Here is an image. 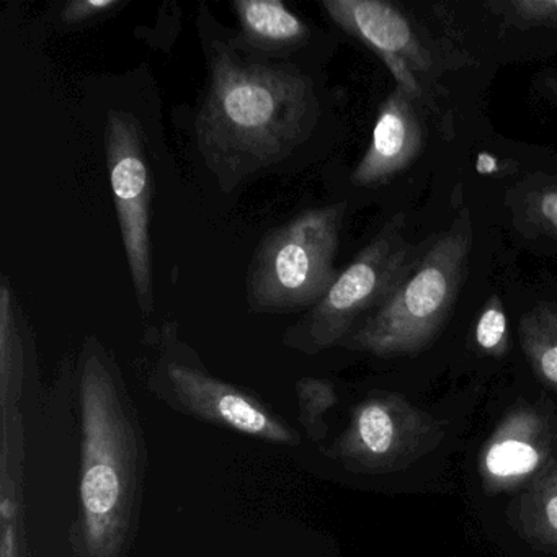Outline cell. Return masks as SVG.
<instances>
[{
  "label": "cell",
  "mask_w": 557,
  "mask_h": 557,
  "mask_svg": "<svg viewBox=\"0 0 557 557\" xmlns=\"http://www.w3.org/2000/svg\"><path fill=\"white\" fill-rule=\"evenodd\" d=\"M240 41L262 51L295 50L309 38V27L282 0H237Z\"/></svg>",
  "instance_id": "cell-12"
},
{
  "label": "cell",
  "mask_w": 557,
  "mask_h": 557,
  "mask_svg": "<svg viewBox=\"0 0 557 557\" xmlns=\"http://www.w3.org/2000/svg\"><path fill=\"white\" fill-rule=\"evenodd\" d=\"M321 8L338 28L357 38L386 64L397 89L413 102H425L420 74L429 73L432 57L399 8L384 0H322Z\"/></svg>",
  "instance_id": "cell-9"
},
{
  "label": "cell",
  "mask_w": 557,
  "mask_h": 557,
  "mask_svg": "<svg viewBox=\"0 0 557 557\" xmlns=\"http://www.w3.org/2000/svg\"><path fill=\"white\" fill-rule=\"evenodd\" d=\"M81 557H123L138 527L145 443L115 361L87 338L79 363Z\"/></svg>",
  "instance_id": "cell-2"
},
{
  "label": "cell",
  "mask_w": 557,
  "mask_h": 557,
  "mask_svg": "<svg viewBox=\"0 0 557 557\" xmlns=\"http://www.w3.org/2000/svg\"><path fill=\"white\" fill-rule=\"evenodd\" d=\"M508 515L528 544L557 556V458L518 492Z\"/></svg>",
  "instance_id": "cell-13"
},
{
  "label": "cell",
  "mask_w": 557,
  "mask_h": 557,
  "mask_svg": "<svg viewBox=\"0 0 557 557\" xmlns=\"http://www.w3.org/2000/svg\"><path fill=\"white\" fill-rule=\"evenodd\" d=\"M471 249V216L462 210L451 227L420 247L389 295L342 345L374 357L417 355L429 348L455 308Z\"/></svg>",
  "instance_id": "cell-3"
},
{
  "label": "cell",
  "mask_w": 557,
  "mask_h": 557,
  "mask_svg": "<svg viewBox=\"0 0 557 557\" xmlns=\"http://www.w3.org/2000/svg\"><path fill=\"white\" fill-rule=\"evenodd\" d=\"M152 381L162 399L195 419L273 445L299 443L298 433L259 397L213 376L200 364L165 357Z\"/></svg>",
  "instance_id": "cell-8"
},
{
  "label": "cell",
  "mask_w": 557,
  "mask_h": 557,
  "mask_svg": "<svg viewBox=\"0 0 557 557\" xmlns=\"http://www.w3.org/2000/svg\"><path fill=\"white\" fill-rule=\"evenodd\" d=\"M416 106L400 89L381 103L370 146L351 174L355 187H381L417 161L425 141V129Z\"/></svg>",
  "instance_id": "cell-11"
},
{
  "label": "cell",
  "mask_w": 557,
  "mask_h": 557,
  "mask_svg": "<svg viewBox=\"0 0 557 557\" xmlns=\"http://www.w3.org/2000/svg\"><path fill=\"white\" fill-rule=\"evenodd\" d=\"M520 344L536 376L557 393V306L537 305L521 318Z\"/></svg>",
  "instance_id": "cell-14"
},
{
  "label": "cell",
  "mask_w": 557,
  "mask_h": 557,
  "mask_svg": "<svg viewBox=\"0 0 557 557\" xmlns=\"http://www.w3.org/2000/svg\"><path fill=\"white\" fill-rule=\"evenodd\" d=\"M345 211L347 203L311 208L263 237L247 272L252 311H309L325 298L338 276L335 257Z\"/></svg>",
  "instance_id": "cell-4"
},
{
  "label": "cell",
  "mask_w": 557,
  "mask_h": 557,
  "mask_svg": "<svg viewBox=\"0 0 557 557\" xmlns=\"http://www.w3.org/2000/svg\"><path fill=\"white\" fill-rule=\"evenodd\" d=\"M318 115L312 81L298 67L244 60L224 44L211 48L197 138L221 181H240L288 158Z\"/></svg>",
  "instance_id": "cell-1"
},
{
  "label": "cell",
  "mask_w": 557,
  "mask_h": 557,
  "mask_svg": "<svg viewBox=\"0 0 557 557\" xmlns=\"http://www.w3.org/2000/svg\"><path fill=\"white\" fill-rule=\"evenodd\" d=\"M556 426L533 406L510 410L479 456V475L491 495L521 491L556 459Z\"/></svg>",
  "instance_id": "cell-10"
},
{
  "label": "cell",
  "mask_w": 557,
  "mask_h": 557,
  "mask_svg": "<svg viewBox=\"0 0 557 557\" xmlns=\"http://www.w3.org/2000/svg\"><path fill=\"white\" fill-rule=\"evenodd\" d=\"M120 0H73L58 12V24L66 28H79L84 25L96 24L106 15L122 8Z\"/></svg>",
  "instance_id": "cell-18"
},
{
  "label": "cell",
  "mask_w": 557,
  "mask_h": 557,
  "mask_svg": "<svg viewBox=\"0 0 557 557\" xmlns=\"http://www.w3.org/2000/svg\"><path fill=\"white\" fill-rule=\"evenodd\" d=\"M511 208L521 227L557 240V177L528 178L518 188Z\"/></svg>",
  "instance_id": "cell-15"
},
{
  "label": "cell",
  "mask_w": 557,
  "mask_h": 557,
  "mask_svg": "<svg viewBox=\"0 0 557 557\" xmlns=\"http://www.w3.org/2000/svg\"><path fill=\"white\" fill-rule=\"evenodd\" d=\"M554 92H556V96H557V79L554 81Z\"/></svg>",
  "instance_id": "cell-19"
},
{
  "label": "cell",
  "mask_w": 557,
  "mask_h": 557,
  "mask_svg": "<svg viewBox=\"0 0 557 557\" xmlns=\"http://www.w3.org/2000/svg\"><path fill=\"white\" fill-rule=\"evenodd\" d=\"M107 168L126 260L143 314L154 309L151 253L152 182L141 125L132 113L112 110L106 126Z\"/></svg>",
  "instance_id": "cell-7"
},
{
  "label": "cell",
  "mask_w": 557,
  "mask_h": 557,
  "mask_svg": "<svg viewBox=\"0 0 557 557\" xmlns=\"http://www.w3.org/2000/svg\"><path fill=\"white\" fill-rule=\"evenodd\" d=\"M443 438L435 417L400 394L374 393L351 410L331 455L358 474H389L419 461Z\"/></svg>",
  "instance_id": "cell-6"
},
{
  "label": "cell",
  "mask_w": 557,
  "mask_h": 557,
  "mask_svg": "<svg viewBox=\"0 0 557 557\" xmlns=\"http://www.w3.org/2000/svg\"><path fill=\"white\" fill-rule=\"evenodd\" d=\"M404 214L391 218L370 244L338 273L325 298L285 332L293 350L314 355L345 338L384 301L420 246L406 239Z\"/></svg>",
  "instance_id": "cell-5"
},
{
  "label": "cell",
  "mask_w": 557,
  "mask_h": 557,
  "mask_svg": "<svg viewBox=\"0 0 557 557\" xmlns=\"http://www.w3.org/2000/svg\"><path fill=\"white\" fill-rule=\"evenodd\" d=\"M474 342L482 354L504 358L510 348L507 311L500 296L492 295L482 306L474 325Z\"/></svg>",
  "instance_id": "cell-16"
},
{
  "label": "cell",
  "mask_w": 557,
  "mask_h": 557,
  "mask_svg": "<svg viewBox=\"0 0 557 557\" xmlns=\"http://www.w3.org/2000/svg\"><path fill=\"white\" fill-rule=\"evenodd\" d=\"M508 24L557 28V0H508L488 4Z\"/></svg>",
  "instance_id": "cell-17"
}]
</instances>
